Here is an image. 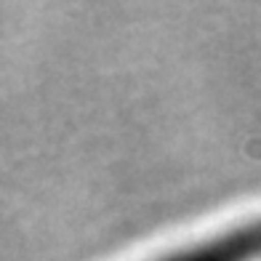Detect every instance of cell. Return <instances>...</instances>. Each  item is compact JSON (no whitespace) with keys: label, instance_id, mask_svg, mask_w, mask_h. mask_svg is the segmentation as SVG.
Returning <instances> with one entry per match:
<instances>
[{"label":"cell","instance_id":"cell-1","mask_svg":"<svg viewBox=\"0 0 261 261\" xmlns=\"http://www.w3.org/2000/svg\"><path fill=\"white\" fill-rule=\"evenodd\" d=\"M261 258V224L243 227L219 240H211L173 256L168 261H256Z\"/></svg>","mask_w":261,"mask_h":261}]
</instances>
